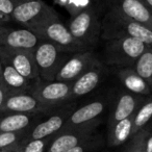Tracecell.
<instances>
[{
    "label": "cell",
    "mask_w": 152,
    "mask_h": 152,
    "mask_svg": "<svg viewBox=\"0 0 152 152\" xmlns=\"http://www.w3.org/2000/svg\"><path fill=\"white\" fill-rule=\"evenodd\" d=\"M29 29L36 32L43 41L54 44L63 52L76 53L91 49L72 36L68 26L61 21L56 12L45 18Z\"/></svg>",
    "instance_id": "obj_1"
},
{
    "label": "cell",
    "mask_w": 152,
    "mask_h": 152,
    "mask_svg": "<svg viewBox=\"0 0 152 152\" xmlns=\"http://www.w3.org/2000/svg\"><path fill=\"white\" fill-rule=\"evenodd\" d=\"M101 23V38L105 41L127 37L140 40L149 47H152V30L150 28L127 19L113 10L110 9Z\"/></svg>",
    "instance_id": "obj_2"
},
{
    "label": "cell",
    "mask_w": 152,
    "mask_h": 152,
    "mask_svg": "<svg viewBox=\"0 0 152 152\" xmlns=\"http://www.w3.org/2000/svg\"><path fill=\"white\" fill-rule=\"evenodd\" d=\"M148 48H150L148 45L133 38L108 40L104 47L105 63L119 68H130Z\"/></svg>",
    "instance_id": "obj_3"
},
{
    "label": "cell",
    "mask_w": 152,
    "mask_h": 152,
    "mask_svg": "<svg viewBox=\"0 0 152 152\" xmlns=\"http://www.w3.org/2000/svg\"><path fill=\"white\" fill-rule=\"evenodd\" d=\"M72 36L83 44L91 48L100 39L102 23L95 7H88L76 12L68 23Z\"/></svg>",
    "instance_id": "obj_4"
},
{
    "label": "cell",
    "mask_w": 152,
    "mask_h": 152,
    "mask_svg": "<svg viewBox=\"0 0 152 152\" xmlns=\"http://www.w3.org/2000/svg\"><path fill=\"white\" fill-rule=\"evenodd\" d=\"M34 61L38 67L39 76L42 80H55L59 68L68 56L54 44L47 41H42L34 50Z\"/></svg>",
    "instance_id": "obj_5"
},
{
    "label": "cell",
    "mask_w": 152,
    "mask_h": 152,
    "mask_svg": "<svg viewBox=\"0 0 152 152\" xmlns=\"http://www.w3.org/2000/svg\"><path fill=\"white\" fill-rule=\"evenodd\" d=\"M72 83L66 81H45L38 78L34 83L31 93L42 103L52 108L61 106L71 100Z\"/></svg>",
    "instance_id": "obj_6"
},
{
    "label": "cell",
    "mask_w": 152,
    "mask_h": 152,
    "mask_svg": "<svg viewBox=\"0 0 152 152\" xmlns=\"http://www.w3.org/2000/svg\"><path fill=\"white\" fill-rule=\"evenodd\" d=\"M99 65H101V61L93 51L87 50L76 52L74 55L66 58L57 72L55 80L72 83L81 74Z\"/></svg>",
    "instance_id": "obj_7"
},
{
    "label": "cell",
    "mask_w": 152,
    "mask_h": 152,
    "mask_svg": "<svg viewBox=\"0 0 152 152\" xmlns=\"http://www.w3.org/2000/svg\"><path fill=\"white\" fill-rule=\"evenodd\" d=\"M53 13H55L54 10L43 0H29L19 2L16 5L11 19L24 28L29 29Z\"/></svg>",
    "instance_id": "obj_8"
},
{
    "label": "cell",
    "mask_w": 152,
    "mask_h": 152,
    "mask_svg": "<svg viewBox=\"0 0 152 152\" xmlns=\"http://www.w3.org/2000/svg\"><path fill=\"white\" fill-rule=\"evenodd\" d=\"M0 59L13 66L21 75L29 80L34 81L40 78L34 51L0 46Z\"/></svg>",
    "instance_id": "obj_9"
},
{
    "label": "cell",
    "mask_w": 152,
    "mask_h": 152,
    "mask_svg": "<svg viewBox=\"0 0 152 152\" xmlns=\"http://www.w3.org/2000/svg\"><path fill=\"white\" fill-rule=\"evenodd\" d=\"M42 103L31 92L11 94L7 97L3 107L0 113H20V114H45L53 110Z\"/></svg>",
    "instance_id": "obj_10"
},
{
    "label": "cell",
    "mask_w": 152,
    "mask_h": 152,
    "mask_svg": "<svg viewBox=\"0 0 152 152\" xmlns=\"http://www.w3.org/2000/svg\"><path fill=\"white\" fill-rule=\"evenodd\" d=\"M110 9L152 30V12L143 0H112Z\"/></svg>",
    "instance_id": "obj_11"
},
{
    "label": "cell",
    "mask_w": 152,
    "mask_h": 152,
    "mask_svg": "<svg viewBox=\"0 0 152 152\" xmlns=\"http://www.w3.org/2000/svg\"><path fill=\"white\" fill-rule=\"evenodd\" d=\"M147 97L148 96L132 94L126 90L120 92L110 117V126L112 127L119 121L132 117Z\"/></svg>",
    "instance_id": "obj_12"
},
{
    "label": "cell",
    "mask_w": 152,
    "mask_h": 152,
    "mask_svg": "<svg viewBox=\"0 0 152 152\" xmlns=\"http://www.w3.org/2000/svg\"><path fill=\"white\" fill-rule=\"evenodd\" d=\"M73 110L72 104H68L64 107H61L57 113L51 115L32 129L30 133V140H43L57 131H61Z\"/></svg>",
    "instance_id": "obj_13"
},
{
    "label": "cell",
    "mask_w": 152,
    "mask_h": 152,
    "mask_svg": "<svg viewBox=\"0 0 152 152\" xmlns=\"http://www.w3.org/2000/svg\"><path fill=\"white\" fill-rule=\"evenodd\" d=\"M104 108H105V101L99 99L91 101L77 110H74L68 118L63 130L94 122L103 113Z\"/></svg>",
    "instance_id": "obj_14"
},
{
    "label": "cell",
    "mask_w": 152,
    "mask_h": 152,
    "mask_svg": "<svg viewBox=\"0 0 152 152\" xmlns=\"http://www.w3.org/2000/svg\"><path fill=\"white\" fill-rule=\"evenodd\" d=\"M42 39L28 28L11 29L4 37L0 46H5L13 49L34 51L42 42Z\"/></svg>",
    "instance_id": "obj_15"
},
{
    "label": "cell",
    "mask_w": 152,
    "mask_h": 152,
    "mask_svg": "<svg viewBox=\"0 0 152 152\" xmlns=\"http://www.w3.org/2000/svg\"><path fill=\"white\" fill-rule=\"evenodd\" d=\"M102 75H103L102 65L91 68L87 72L81 74L78 78H76L72 83L71 100L80 98L94 91L101 81Z\"/></svg>",
    "instance_id": "obj_16"
},
{
    "label": "cell",
    "mask_w": 152,
    "mask_h": 152,
    "mask_svg": "<svg viewBox=\"0 0 152 152\" xmlns=\"http://www.w3.org/2000/svg\"><path fill=\"white\" fill-rule=\"evenodd\" d=\"M2 64V69L0 78L2 83L5 86L11 94H18V93H25V92H31L34 87V81L25 78L23 75L19 73L13 66L5 61H1Z\"/></svg>",
    "instance_id": "obj_17"
},
{
    "label": "cell",
    "mask_w": 152,
    "mask_h": 152,
    "mask_svg": "<svg viewBox=\"0 0 152 152\" xmlns=\"http://www.w3.org/2000/svg\"><path fill=\"white\" fill-rule=\"evenodd\" d=\"M119 79L126 91L142 96L152 95V89L133 70V68H121L118 72Z\"/></svg>",
    "instance_id": "obj_18"
},
{
    "label": "cell",
    "mask_w": 152,
    "mask_h": 152,
    "mask_svg": "<svg viewBox=\"0 0 152 152\" xmlns=\"http://www.w3.org/2000/svg\"><path fill=\"white\" fill-rule=\"evenodd\" d=\"M0 116V132H21L24 131L39 115L2 113Z\"/></svg>",
    "instance_id": "obj_19"
},
{
    "label": "cell",
    "mask_w": 152,
    "mask_h": 152,
    "mask_svg": "<svg viewBox=\"0 0 152 152\" xmlns=\"http://www.w3.org/2000/svg\"><path fill=\"white\" fill-rule=\"evenodd\" d=\"M132 134H137L152 120V95L148 96L133 115Z\"/></svg>",
    "instance_id": "obj_20"
},
{
    "label": "cell",
    "mask_w": 152,
    "mask_h": 152,
    "mask_svg": "<svg viewBox=\"0 0 152 152\" xmlns=\"http://www.w3.org/2000/svg\"><path fill=\"white\" fill-rule=\"evenodd\" d=\"M131 68L152 89V47L148 48Z\"/></svg>",
    "instance_id": "obj_21"
},
{
    "label": "cell",
    "mask_w": 152,
    "mask_h": 152,
    "mask_svg": "<svg viewBox=\"0 0 152 152\" xmlns=\"http://www.w3.org/2000/svg\"><path fill=\"white\" fill-rule=\"evenodd\" d=\"M133 117V116H132ZM129 117L124 120H121L114 124L110 129H112V143L117 145V144H122L125 141L129 139L132 134L133 129V118Z\"/></svg>",
    "instance_id": "obj_22"
},
{
    "label": "cell",
    "mask_w": 152,
    "mask_h": 152,
    "mask_svg": "<svg viewBox=\"0 0 152 152\" xmlns=\"http://www.w3.org/2000/svg\"><path fill=\"white\" fill-rule=\"evenodd\" d=\"M23 133L24 131H21V132H0V149L14 145L22 137Z\"/></svg>",
    "instance_id": "obj_23"
},
{
    "label": "cell",
    "mask_w": 152,
    "mask_h": 152,
    "mask_svg": "<svg viewBox=\"0 0 152 152\" xmlns=\"http://www.w3.org/2000/svg\"><path fill=\"white\" fill-rule=\"evenodd\" d=\"M47 139V137H46ZM46 139L43 140H30L25 146L23 152H44Z\"/></svg>",
    "instance_id": "obj_24"
},
{
    "label": "cell",
    "mask_w": 152,
    "mask_h": 152,
    "mask_svg": "<svg viewBox=\"0 0 152 152\" xmlns=\"http://www.w3.org/2000/svg\"><path fill=\"white\" fill-rule=\"evenodd\" d=\"M17 4L16 0H0V12L11 18Z\"/></svg>",
    "instance_id": "obj_25"
},
{
    "label": "cell",
    "mask_w": 152,
    "mask_h": 152,
    "mask_svg": "<svg viewBox=\"0 0 152 152\" xmlns=\"http://www.w3.org/2000/svg\"><path fill=\"white\" fill-rule=\"evenodd\" d=\"M10 95H11V93L5 88V86L3 85L2 81H1V78H0V112H1V108L3 107V105H4L5 101H7V97Z\"/></svg>",
    "instance_id": "obj_26"
},
{
    "label": "cell",
    "mask_w": 152,
    "mask_h": 152,
    "mask_svg": "<svg viewBox=\"0 0 152 152\" xmlns=\"http://www.w3.org/2000/svg\"><path fill=\"white\" fill-rule=\"evenodd\" d=\"M144 152H152V132H146L144 137Z\"/></svg>",
    "instance_id": "obj_27"
},
{
    "label": "cell",
    "mask_w": 152,
    "mask_h": 152,
    "mask_svg": "<svg viewBox=\"0 0 152 152\" xmlns=\"http://www.w3.org/2000/svg\"><path fill=\"white\" fill-rule=\"evenodd\" d=\"M12 28L7 27L5 24H0V44L2 42V40L4 39V37L7 34V32L11 30Z\"/></svg>",
    "instance_id": "obj_28"
},
{
    "label": "cell",
    "mask_w": 152,
    "mask_h": 152,
    "mask_svg": "<svg viewBox=\"0 0 152 152\" xmlns=\"http://www.w3.org/2000/svg\"><path fill=\"white\" fill-rule=\"evenodd\" d=\"M10 21H12L11 18L7 17V15H4V14H2L1 12H0V24H5Z\"/></svg>",
    "instance_id": "obj_29"
},
{
    "label": "cell",
    "mask_w": 152,
    "mask_h": 152,
    "mask_svg": "<svg viewBox=\"0 0 152 152\" xmlns=\"http://www.w3.org/2000/svg\"><path fill=\"white\" fill-rule=\"evenodd\" d=\"M65 152H85V148L83 147V146H75V147L71 148V149L67 150V151Z\"/></svg>",
    "instance_id": "obj_30"
},
{
    "label": "cell",
    "mask_w": 152,
    "mask_h": 152,
    "mask_svg": "<svg viewBox=\"0 0 152 152\" xmlns=\"http://www.w3.org/2000/svg\"><path fill=\"white\" fill-rule=\"evenodd\" d=\"M143 1H144V3L148 7V9L152 12V0H143Z\"/></svg>",
    "instance_id": "obj_31"
},
{
    "label": "cell",
    "mask_w": 152,
    "mask_h": 152,
    "mask_svg": "<svg viewBox=\"0 0 152 152\" xmlns=\"http://www.w3.org/2000/svg\"><path fill=\"white\" fill-rule=\"evenodd\" d=\"M16 1L19 3V2H24V1H29V0H16Z\"/></svg>",
    "instance_id": "obj_32"
},
{
    "label": "cell",
    "mask_w": 152,
    "mask_h": 152,
    "mask_svg": "<svg viewBox=\"0 0 152 152\" xmlns=\"http://www.w3.org/2000/svg\"><path fill=\"white\" fill-rule=\"evenodd\" d=\"M1 69H2V64H1V59H0V74H1Z\"/></svg>",
    "instance_id": "obj_33"
},
{
    "label": "cell",
    "mask_w": 152,
    "mask_h": 152,
    "mask_svg": "<svg viewBox=\"0 0 152 152\" xmlns=\"http://www.w3.org/2000/svg\"><path fill=\"white\" fill-rule=\"evenodd\" d=\"M1 152H5V151H1Z\"/></svg>",
    "instance_id": "obj_34"
}]
</instances>
